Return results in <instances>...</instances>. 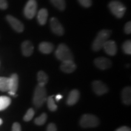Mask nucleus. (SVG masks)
Returning <instances> with one entry per match:
<instances>
[{"mask_svg": "<svg viewBox=\"0 0 131 131\" xmlns=\"http://www.w3.org/2000/svg\"><path fill=\"white\" fill-rule=\"evenodd\" d=\"M80 98V92L78 90L73 89L69 94L68 100H67V104L68 105H74L78 102Z\"/></svg>", "mask_w": 131, "mask_h": 131, "instance_id": "obj_15", "label": "nucleus"}, {"mask_svg": "<svg viewBox=\"0 0 131 131\" xmlns=\"http://www.w3.org/2000/svg\"><path fill=\"white\" fill-rule=\"evenodd\" d=\"M100 124L98 118L94 115L84 114L82 116L80 120V126L83 128L97 127Z\"/></svg>", "mask_w": 131, "mask_h": 131, "instance_id": "obj_4", "label": "nucleus"}, {"mask_svg": "<svg viewBox=\"0 0 131 131\" xmlns=\"http://www.w3.org/2000/svg\"><path fill=\"white\" fill-rule=\"evenodd\" d=\"M55 56L60 61H73V55L69 48L64 44L61 43L57 47L55 51Z\"/></svg>", "mask_w": 131, "mask_h": 131, "instance_id": "obj_3", "label": "nucleus"}, {"mask_svg": "<svg viewBox=\"0 0 131 131\" xmlns=\"http://www.w3.org/2000/svg\"><path fill=\"white\" fill-rule=\"evenodd\" d=\"M11 103V99L6 96H0V111L9 107Z\"/></svg>", "mask_w": 131, "mask_h": 131, "instance_id": "obj_21", "label": "nucleus"}, {"mask_svg": "<svg viewBox=\"0 0 131 131\" xmlns=\"http://www.w3.org/2000/svg\"><path fill=\"white\" fill-rule=\"evenodd\" d=\"M122 99L123 103L126 105H129L131 103V88L127 86L122 90Z\"/></svg>", "mask_w": 131, "mask_h": 131, "instance_id": "obj_14", "label": "nucleus"}, {"mask_svg": "<svg viewBox=\"0 0 131 131\" xmlns=\"http://www.w3.org/2000/svg\"><path fill=\"white\" fill-rule=\"evenodd\" d=\"M47 120V114L45 113L42 114L40 117L36 118L34 120L35 123L38 126H41L43 125L46 122Z\"/></svg>", "mask_w": 131, "mask_h": 131, "instance_id": "obj_24", "label": "nucleus"}, {"mask_svg": "<svg viewBox=\"0 0 131 131\" xmlns=\"http://www.w3.org/2000/svg\"><path fill=\"white\" fill-rule=\"evenodd\" d=\"M108 7L111 13L117 18H122L126 10L124 5L118 1H111L108 5Z\"/></svg>", "mask_w": 131, "mask_h": 131, "instance_id": "obj_5", "label": "nucleus"}, {"mask_svg": "<svg viewBox=\"0 0 131 131\" xmlns=\"http://www.w3.org/2000/svg\"><path fill=\"white\" fill-rule=\"evenodd\" d=\"M94 64L98 69L106 70L109 69L112 66V62L109 59L105 57H98L95 59Z\"/></svg>", "mask_w": 131, "mask_h": 131, "instance_id": "obj_10", "label": "nucleus"}, {"mask_svg": "<svg viewBox=\"0 0 131 131\" xmlns=\"http://www.w3.org/2000/svg\"><path fill=\"white\" fill-rule=\"evenodd\" d=\"M53 96H50L48 98H47V106H48L49 109L50 111H55L57 109V106L55 104V101H54Z\"/></svg>", "mask_w": 131, "mask_h": 131, "instance_id": "obj_23", "label": "nucleus"}, {"mask_svg": "<svg viewBox=\"0 0 131 131\" xmlns=\"http://www.w3.org/2000/svg\"><path fill=\"white\" fill-rule=\"evenodd\" d=\"M48 17V11L46 9H41L38 13L37 19L40 25H45Z\"/></svg>", "mask_w": 131, "mask_h": 131, "instance_id": "obj_18", "label": "nucleus"}, {"mask_svg": "<svg viewBox=\"0 0 131 131\" xmlns=\"http://www.w3.org/2000/svg\"><path fill=\"white\" fill-rule=\"evenodd\" d=\"M47 100V92L45 86L38 84L34 91L33 104L36 107H40Z\"/></svg>", "mask_w": 131, "mask_h": 131, "instance_id": "obj_1", "label": "nucleus"}, {"mask_svg": "<svg viewBox=\"0 0 131 131\" xmlns=\"http://www.w3.org/2000/svg\"><path fill=\"white\" fill-rule=\"evenodd\" d=\"M46 131H57V126L54 123H50L47 127Z\"/></svg>", "mask_w": 131, "mask_h": 131, "instance_id": "obj_31", "label": "nucleus"}, {"mask_svg": "<svg viewBox=\"0 0 131 131\" xmlns=\"http://www.w3.org/2000/svg\"><path fill=\"white\" fill-rule=\"evenodd\" d=\"M37 80L38 84L45 86L48 82L49 78L47 75L44 71H39L37 73Z\"/></svg>", "mask_w": 131, "mask_h": 131, "instance_id": "obj_20", "label": "nucleus"}, {"mask_svg": "<svg viewBox=\"0 0 131 131\" xmlns=\"http://www.w3.org/2000/svg\"><path fill=\"white\" fill-rule=\"evenodd\" d=\"M37 3L36 0H29L24 9V15L27 19H32L37 14Z\"/></svg>", "mask_w": 131, "mask_h": 131, "instance_id": "obj_6", "label": "nucleus"}, {"mask_svg": "<svg viewBox=\"0 0 131 131\" xmlns=\"http://www.w3.org/2000/svg\"><path fill=\"white\" fill-rule=\"evenodd\" d=\"M8 7V3L6 0H0V9H6Z\"/></svg>", "mask_w": 131, "mask_h": 131, "instance_id": "obj_30", "label": "nucleus"}, {"mask_svg": "<svg viewBox=\"0 0 131 131\" xmlns=\"http://www.w3.org/2000/svg\"><path fill=\"white\" fill-rule=\"evenodd\" d=\"M50 27L52 32L57 35L62 36L64 33L63 26L56 18L53 17L50 19Z\"/></svg>", "mask_w": 131, "mask_h": 131, "instance_id": "obj_8", "label": "nucleus"}, {"mask_svg": "<svg viewBox=\"0 0 131 131\" xmlns=\"http://www.w3.org/2000/svg\"><path fill=\"white\" fill-rule=\"evenodd\" d=\"M34 47L30 41H24L21 45V51L24 56L29 57L33 53Z\"/></svg>", "mask_w": 131, "mask_h": 131, "instance_id": "obj_13", "label": "nucleus"}, {"mask_svg": "<svg viewBox=\"0 0 131 131\" xmlns=\"http://www.w3.org/2000/svg\"><path fill=\"white\" fill-rule=\"evenodd\" d=\"M54 46L52 43L49 42H42L39 45V50L44 54H49L53 50Z\"/></svg>", "mask_w": 131, "mask_h": 131, "instance_id": "obj_17", "label": "nucleus"}, {"mask_svg": "<svg viewBox=\"0 0 131 131\" xmlns=\"http://www.w3.org/2000/svg\"><path fill=\"white\" fill-rule=\"evenodd\" d=\"M115 131H131V130L129 127L126 126H123L118 128Z\"/></svg>", "mask_w": 131, "mask_h": 131, "instance_id": "obj_32", "label": "nucleus"}, {"mask_svg": "<svg viewBox=\"0 0 131 131\" xmlns=\"http://www.w3.org/2000/svg\"><path fill=\"white\" fill-rule=\"evenodd\" d=\"M50 2L55 7L59 10H64L66 8L65 0H50Z\"/></svg>", "mask_w": 131, "mask_h": 131, "instance_id": "obj_22", "label": "nucleus"}, {"mask_svg": "<svg viewBox=\"0 0 131 131\" xmlns=\"http://www.w3.org/2000/svg\"><path fill=\"white\" fill-rule=\"evenodd\" d=\"M124 32L126 34H130L131 33V22L129 21V22L126 23V24L124 26Z\"/></svg>", "mask_w": 131, "mask_h": 131, "instance_id": "obj_28", "label": "nucleus"}, {"mask_svg": "<svg viewBox=\"0 0 131 131\" xmlns=\"http://www.w3.org/2000/svg\"><path fill=\"white\" fill-rule=\"evenodd\" d=\"M77 68V66L73 61H66L62 62L60 65V69L66 73H72Z\"/></svg>", "mask_w": 131, "mask_h": 131, "instance_id": "obj_12", "label": "nucleus"}, {"mask_svg": "<svg viewBox=\"0 0 131 131\" xmlns=\"http://www.w3.org/2000/svg\"><path fill=\"white\" fill-rule=\"evenodd\" d=\"M2 124H3V120H2V119L0 118V126H1Z\"/></svg>", "mask_w": 131, "mask_h": 131, "instance_id": "obj_34", "label": "nucleus"}, {"mask_svg": "<svg viewBox=\"0 0 131 131\" xmlns=\"http://www.w3.org/2000/svg\"><path fill=\"white\" fill-rule=\"evenodd\" d=\"M34 114H35V111H34L32 108H30V109H29L27 111L26 114L24 115L23 119L25 122H29V121H30L33 118Z\"/></svg>", "mask_w": 131, "mask_h": 131, "instance_id": "obj_26", "label": "nucleus"}, {"mask_svg": "<svg viewBox=\"0 0 131 131\" xmlns=\"http://www.w3.org/2000/svg\"><path fill=\"white\" fill-rule=\"evenodd\" d=\"M92 87L93 91L98 95H102L103 94H106L109 91L108 87L104 83L99 80L93 81Z\"/></svg>", "mask_w": 131, "mask_h": 131, "instance_id": "obj_7", "label": "nucleus"}, {"mask_svg": "<svg viewBox=\"0 0 131 131\" xmlns=\"http://www.w3.org/2000/svg\"><path fill=\"white\" fill-rule=\"evenodd\" d=\"M62 98H63V96H62L61 95H60V94L57 95L55 96V99H56V100L57 101H60V100L62 99Z\"/></svg>", "mask_w": 131, "mask_h": 131, "instance_id": "obj_33", "label": "nucleus"}, {"mask_svg": "<svg viewBox=\"0 0 131 131\" xmlns=\"http://www.w3.org/2000/svg\"><path fill=\"white\" fill-rule=\"evenodd\" d=\"M103 48L107 55L114 56L117 52V46L112 40H107L103 45Z\"/></svg>", "mask_w": 131, "mask_h": 131, "instance_id": "obj_11", "label": "nucleus"}, {"mask_svg": "<svg viewBox=\"0 0 131 131\" xmlns=\"http://www.w3.org/2000/svg\"><path fill=\"white\" fill-rule=\"evenodd\" d=\"M122 49L124 53L127 55L131 54V41L130 40H127L123 44Z\"/></svg>", "mask_w": 131, "mask_h": 131, "instance_id": "obj_25", "label": "nucleus"}, {"mask_svg": "<svg viewBox=\"0 0 131 131\" xmlns=\"http://www.w3.org/2000/svg\"><path fill=\"white\" fill-rule=\"evenodd\" d=\"M12 131H21V127L19 123L17 122L14 123L12 125Z\"/></svg>", "mask_w": 131, "mask_h": 131, "instance_id": "obj_29", "label": "nucleus"}, {"mask_svg": "<svg viewBox=\"0 0 131 131\" xmlns=\"http://www.w3.org/2000/svg\"><path fill=\"white\" fill-rule=\"evenodd\" d=\"M10 78V88L8 92H12L15 93L17 91L18 88V76L16 73H14L11 75Z\"/></svg>", "mask_w": 131, "mask_h": 131, "instance_id": "obj_16", "label": "nucleus"}, {"mask_svg": "<svg viewBox=\"0 0 131 131\" xmlns=\"http://www.w3.org/2000/svg\"><path fill=\"white\" fill-rule=\"evenodd\" d=\"M78 2L84 7H90L92 4V0H78Z\"/></svg>", "mask_w": 131, "mask_h": 131, "instance_id": "obj_27", "label": "nucleus"}, {"mask_svg": "<svg viewBox=\"0 0 131 131\" xmlns=\"http://www.w3.org/2000/svg\"><path fill=\"white\" fill-rule=\"evenodd\" d=\"M10 78L0 77V91L6 92L9 91Z\"/></svg>", "mask_w": 131, "mask_h": 131, "instance_id": "obj_19", "label": "nucleus"}, {"mask_svg": "<svg viewBox=\"0 0 131 131\" xmlns=\"http://www.w3.org/2000/svg\"><path fill=\"white\" fill-rule=\"evenodd\" d=\"M6 19H7V21H8L10 25L12 26V28L16 32L19 33L23 32L24 29L23 24L20 21H19L17 18L14 17L13 16L7 15L6 16Z\"/></svg>", "mask_w": 131, "mask_h": 131, "instance_id": "obj_9", "label": "nucleus"}, {"mask_svg": "<svg viewBox=\"0 0 131 131\" xmlns=\"http://www.w3.org/2000/svg\"><path fill=\"white\" fill-rule=\"evenodd\" d=\"M111 34H112L111 30H107V29H103L100 31L92 43V47L93 50L96 52L101 50L103 48L104 44L111 37Z\"/></svg>", "mask_w": 131, "mask_h": 131, "instance_id": "obj_2", "label": "nucleus"}]
</instances>
